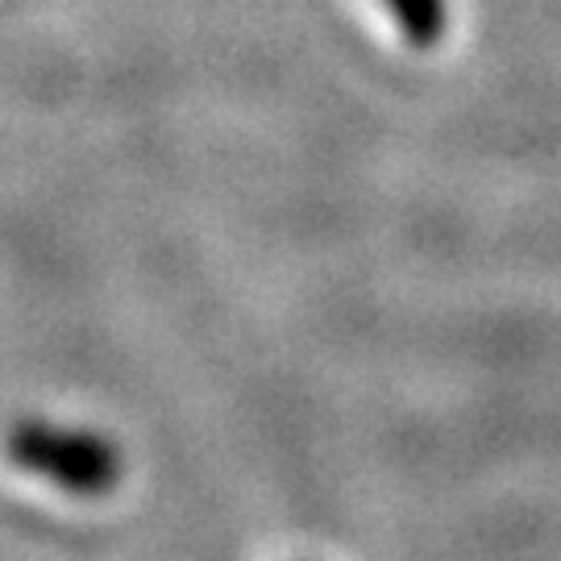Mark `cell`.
<instances>
[{"label": "cell", "instance_id": "obj_1", "mask_svg": "<svg viewBox=\"0 0 561 561\" xmlns=\"http://www.w3.org/2000/svg\"><path fill=\"white\" fill-rule=\"evenodd\" d=\"M4 454L13 458V466L55 482L67 495H83V500L108 495L125 474L121 449L108 437L88 433V428H59L38 416H25L9 428Z\"/></svg>", "mask_w": 561, "mask_h": 561}, {"label": "cell", "instance_id": "obj_2", "mask_svg": "<svg viewBox=\"0 0 561 561\" xmlns=\"http://www.w3.org/2000/svg\"><path fill=\"white\" fill-rule=\"evenodd\" d=\"M391 9V18L400 25V34L412 46H437L449 30V0H382Z\"/></svg>", "mask_w": 561, "mask_h": 561}]
</instances>
